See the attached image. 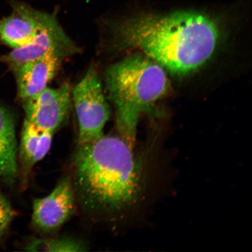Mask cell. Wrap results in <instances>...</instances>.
I'll return each mask as SVG.
<instances>
[{
    "label": "cell",
    "instance_id": "1",
    "mask_svg": "<svg viewBox=\"0 0 252 252\" xmlns=\"http://www.w3.org/2000/svg\"><path fill=\"white\" fill-rule=\"evenodd\" d=\"M105 24L113 48L140 50L178 75L203 65L213 55L219 38L216 21L195 11L140 13Z\"/></svg>",
    "mask_w": 252,
    "mask_h": 252
},
{
    "label": "cell",
    "instance_id": "2",
    "mask_svg": "<svg viewBox=\"0 0 252 252\" xmlns=\"http://www.w3.org/2000/svg\"><path fill=\"white\" fill-rule=\"evenodd\" d=\"M72 163L77 200L89 215L113 220L136 204L140 172L133 149L122 137L103 135L78 145Z\"/></svg>",
    "mask_w": 252,
    "mask_h": 252
},
{
    "label": "cell",
    "instance_id": "3",
    "mask_svg": "<svg viewBox=\"0 0 252 252\" xmlns=\"http://www.w3.org/2000/svg\"><path fill=\"white\" fill-rule=\"evenodd\" d=\"M104 79L106 96L114 107L120 137L133 149L141 113L168 90L165 71L147 56L133 55L109 66Z\"/></svg>",
    "mask_w": 252,
    "mask_h": 252
},
{
    "label": "cell",
    "instance_id": "4",
    "mask_svg": "<svg viewBox=\"0 0 252 252\" xmlns=\"http://www.w3.org/2000/svg\"><path fill=\"white\" fill-rule=\"evenodd\" d=\"M78 123V145L91 143L103 135L110 112L99 75L92 66L72 91Z\"/></svg>",
    "mask_w": 252,
    "mask_h": 252
},
{
    "label": "cell",
    "instance_id": "5",
    "mask_svg": "<svg viewBox=\"0 0 252 252\" xmlns=\"http://www.w3.org/2000/svg\"><path fill=\"white\" fill-rule=\"evenodd\" d=\"M36 17L39 31L33 42L12 50L0 59L12 72L28 62L46 55H55L64 61L80 52L59 24L56 11L47 13L36 9Z\"/></svg>",
    "mask_w": 252,
    "mask_h": 252
},
{
    "label": "cell",
    "instance_id": "6",
    "mask_svg": "<svg viewBox=\"0 0 252 252\" xmlns=\"http://www.w3.org/2000/svg\"><path fill=\"white\" fill-rule=\"evenodd\" d=\"M77 201L71 179L63 178L49 195L34 200L32 225L41 232L56 231L73 215Z\"/></svg>",
    "mask_w": 252,
    "mask_h": 252
},
{
    "label": "cell",
    "instance_id": "7",
    "mask_svg": "<svg viewBox=\"0 0 252 252\" xmlns=\"http://www.w3.org/2000/svg\"><path fill=\"white\" fill-rule=\"evenodd\" d=\"M71 97L68 84L55 89L46 88L24 100L25 119L41 130L54 133L67 117Z\"/></svg>",
    "mask_w": 252,
    "mask_h": 252
},
{
    "label": "cell",
    "instance_id": "8",
    "mask_svg": "<svg viewBox=\"0 0 252 252\" xmlns=\"http://www.w3.org/2000/svg\"><path fill=\"white\" fill-rule=\"evenodd\" d=\"M13 11L0 20V39L12 48H21L35 39L39 28L36 9L17 0H9Z\"/></svg>",
    "mask_w": 252,
    "mask_h": 252
},
{
    "label": "cell",
    "instance_id": "9",
    "mask_svg": "<svg viewBox=\"0 0 252 252\" xmlns=\"http://www.w3.org/2000/svg\"><path fill=\"white\" fill-rule=\"evenodd\" d=\"M63 60L55 55L33 60L13 71L18 94L24 100L45 90L59 69Z\"/></svg>",
    "mask_w": 252,
    "mask_h": 252
},
{
    "label": "cell",
    "instance_id": "10",
    "mask_svg": "<svg viewBox=\"0 0 252 252\" xmlns=\"http://www.w3.org/2000/svg\"><path fill=\"white\" fill-rule=\"evenodd\" d=\"M53 134L51 132L41 130L25 119L19 150L23 185L26 184L34 165L48 153Z\"/></svg>",
    "mask_w": 252,
    "mask_h": 252
},
{
    "label": "cell",
    "instance_id": "11",
    "mask_svg": "<svg viewBox=\"0 0 252 252\" xmlns=\"http://www.w3.org/2000/svg\"><path fill=\"white\" fill-rule=\"evenodd\" d=\"M18 147L13 116L0 106V180L14 184L18 176Z\"/></svg>",
    "mask_w": 252,
    "mask_h": 252
},
{
    "label": "cell",
    "instance_id": "12",
    "mask_svg": "<svg viewBox=\"0 0 252 252\" xmlns=\"http://www.w3.org/2000/svg\"><path fill=\"white\" fill-rule=\"evenodd\" d=\"M87 248L77 239L61 238L33 239L25 249L29 252H81L87 251Z\"/></svg>",
    "mask_w": 252,
    "mask_h": 252
},
{
    "label": "cell",
    "instance_id": "13",
    "mask_svg": "<svg viewBox=\"0 0 252 252\" xmlns=\"http://www.w3.org/2000/svg\"><path fill=\"white\" fill-rule=\"evenodd\" d=\"M15 216V211L4 195L0 193V238L5 234Z\"/></svg>",
    "mask_w": 252,
    "mask_h": 252
}]
</instances>
